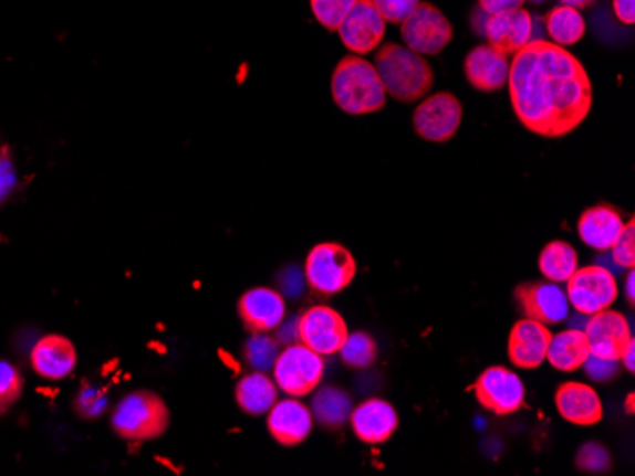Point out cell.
Listing matches in <instances>:
<instances>
[{
  "instance_id": "cell-10",
  "label": "cell",
  "mask_w": 635,
  "mask_h": 476,
  "mask_svg": "<svg viewBox=\"0 0 635 476\" xmlns=\"http://www.w3.org/2000/svg\"><path fill=\"white\" fill-rule=\"evenodd\" d=\"M462 121V105L451 92L426 97L413 115V128L419 137L430 142H447L454 139Z\"/></svg>"
},
{
  "instance_id": "cell-33",
  "label": "cell",
  "mask_w": 635,
  "mask_h": 476,
  "mask_svg": "<svg viewBox=\"0 0 635 476\" xmlns=\"http://www.w3.org/2000/svg\"><path fill=\"white\" fill-rule=\"evenodd\" d=\"M280 351H278V340L271 336L256 335L246 346V359L253 369L269 370L274 367V361Z\"/></svg>"
},
{
  "instance_id": "cell-7",
  "label": "cell",
  "mask_w": 635,
  "mask_h": 476,
  "mask_svg": "<svg viewBox=\"0 0 635 476\" xmlns=\"http://www.w3.org/2000/svg\"><path fill=\"white\" fill-rule=\"evenodd\" d=\"M402 25L406 46L419 55H438L454 41V25L446 14L430 2H420Z\"/></svg>"
},
{
  "instance_id": "cell-14",
  "label": "cell",
  "mask_w": 635,
  "mask_h": 476,
  "mask_svg": "<svg viewBox=\"0 0 635 476\" xmlns=\"http://www.w3.org/2000/svg\"><path fill=\"white\" fill-rule=\"evenodd\" d=\"M584 332L589 336L590 353L608 361H621L624 349L634 340L628 319L613 309L590 316Z\"/></svg>"
},
{
  "instance_id": "cell-18",
  "label": "cell",
  "mask_w": 635,
  "mask_h": 476,
  "mask_svg": "<svg viewBox=\"0 0 635 476\" xmlns=\"http://www.w3.org/2000/svg\"><path fill=\"white\" fill-rule=\"evenodd\" d=\"M351 427L365 444H385L398 431L399 416L393 404L383 399H367L352 409Z\"/></svg>"
},
{
  "instance_id": "cell-43",
  "label": "cell",
  "mask_w": 635,
  "mask_h": 476,
  "mask_svg": "<svg viewBox=\"0 0 635 476\" xmlns=\"http://www.w3.org/2000/svg\"><path fill=\"white\" fill-rule=\"evenodd\" d=\"M635 274L634 269H629L628 275H626V285H624V293H626V300L628 304L635 303Z\"/></svg>"
},
{
  "instance_id": "cell-8",
  "label": "cell",
  "mask_w": 635,
  "mask_h": 476,
  "mask_svg": "<svg viewBox=\"0 0 635 476\" xmlns=\"http://www.w3.org/2000/svg\"><path fill=\"white\" fill-rule=\"evenodd\" d=\"M565 283L569 306L584 316H594L597 311L611 308L618 296L615 275L600 264L576 268L575 274Z\"/></svg>"
},
{
  "instance_id": "cell-39",
  "label": "cell",
  "mask_w": 635,
  "mask_h": 476,
  "mask_svg": "<svg viewBox=\"0 0 635 476\" xmlns=\"http://www.w3.org/2000/svg\"><path fill=\"white\" fill-rule=\"evenodd\" d=\"M634 0H613V10H615L616 18L626 23V25H632L635 21V10Z\"/></svg>"
},
{
  "instance_id": "cell-38",
  "label": "cell",
  "mask_w": 635,
  "mask_h": 476,
  "mask_svg": "<svg viewBox=\"0 0 635 476\" xmlns=\"http://www.w3.org/2000/svg\"><path fill=\"white\" fill-rule=\"evenodd\" d=\"M528 0H480V8L487 15L499 14L504 10L521 8Z\"/></svg>"
},
{
  "instance_id": "cell-32",
  "label": "cell",
  "mask_w": 635,
  "mask_h": 476,
  "mask_svg": "<svg viewBox=\"0 0 635 476\" xmlns=\"http://www.w3.org/2000/svg\"><path fill=\"white\" fill-rule=\"evenodd\" d=\"M23 391V378L14 364L0 361V416L7 414L20 401Z\"/></svg>"
},
{
  "instance_id": "cell-19",
  "label": "cell",
  "mask_w": 635,
  "mask_h": 476,
  "mask_svg": "<svg viewBox=\"0 0 635 476\" xmlns=\"http://www.w3.org/2000/svg\"><path fill=\"white\" fill-rule=\"evenodd\" d=\"M555 406L565 422L581 427H592L603 420L602 399L589 383H561L555 391Z\"/></svg>"
},
{
  "instance_id": "cell-45",
  "label": "cell",
  "mask_w": 635,
  "mask_h": 476,
  "mask_svg": "<svg viewBox=\"0 0 635 476\" xmlns=\"http://www.w3.org/2000/svg\"><path fill=\"white\" fill-rule=\"evenodd\" d=\"M590 316H584V314H579L576 311V316L571 319V327L569 329H579L584 330L586 329V322H589Z\"/></svg>"
},
{
  "instance_id": "cell-29",
  "label": "cell",
  "mask_w": 635,
  "mask_h": 476,
  "mask_svg": "<svg viewBox=\"0 0 635 476\" xmlns=\"http://www.w3.org/2000/svg\"><path fill=\"white\" fill-rule=\"evenodd\" d=\"M341 359L351 369H369L377 361V342L367 332H348L345 343L341 348Z\"/></svg>"
},
{
  "instance_id": "cell-17",
  "label": "cell",
  "mask_w": 635,
  "mask_h": 476,
  "mask_svg": "<svg viewBox=\"0 0 635 476\" xmlns=\"http://www.w3.org/2000/svg\"><path fill=\"white\" fill-rule=\"evenodd\" d=\"M552 340V332L546 325L521 319L516 322L508 336V359L523 370H534L546 361L548 343Z\"/></svg>"
},
{
  "instance_id": "cell-37",
  "label": "cell",
  "mask_w": 635,
  "mask_h": 476,
  "mask_svg": "<svg viewBox=\"0 0 635 476\" xmlns=\"http://www.w3.org/2000/svg\"><path fill=\"white\" fill-rule=\"evenodd\" d=\"M15 187V171L12 160L8 156V148H0V202L7 198Z\"/></svg>"
},
{
  "instance_id": "cell-20",
  "label": "cell",
  "mask_w": 635,
  "mask_h": 476,
  "mask_svg": "<svg viewBox=\"0 0 635 476\" xmlns=\"http://www.w3.org/2000/svg\"><path fill=\"white\" fill-rule=\"evenodd\" d=\"M510 60L489 44H480L468 52L465 60V74L473 89L493 94L507 86Z\"/></svg>"
},
{
  "instance_id": "cell-22",
  "label": "cell",
  "mask_w": 635,
  "mask_h": 476,
  "mask_svg": "<svg viewBox=\"0 0 635 476\" xmlns=\"http://www.w3.org/2000/svg\"><path fill=\"white\" fill-rule=\"evenodd\" d=\"M576 230L584 245L603 253V251H611L618 242L624 230V219L618 209L607 203H600L582 213L576 222Z\"/></svg>"
},
{
  "instance_id": "cell-11",
  "label": "cell",
  "mask_w": 635,
  "mask_h": 476,
  "mask_svg": "<svg viewBox=\"0 0 635 476\" xmlns=\"http://www.w3.org/2000/svg\"><path fill=\"white\" fill-rule=\"evenodd\" d=\"M348 336L343 316L327 306H314L299 317V342L318 356L339 353Z\"/></svg>"
},
{
  "instance_id": "cell-44",
  "label": "cell",
  "mask_w": 635,
  "mask_h": 476,
  "mask_svg": "<svg viewBox=\"0 0 635 476\" xmlns=\"http://www.w3.org/2000/svg\"><path fill=\"white\" fill-rule=\"evenodd\" d=\"M561 4L565 7L576 8V10H584V8H590L595 4L597 0H560Z\"/></svg>"
},
{
  "instance_id": "cell-28",
  "label": "cell",
  "mask_w": 635,
  "mask_h": 476,
  "mask_svg": "<svg viewBox=\"0 0 635 476\" xmlns=\"http://www.w3.org/2000/svg\"><path fill=\"white\" fill-rule=\"evenodd\" d=\"M352 401L345 391L337 388H322L312 401V417L330 430L343 427L351 417Z\"/></svg>"
},
{
  "instance_id": "cell-35",
  "label": "cell",
  "mask_w": 635,
  "mask_h": 476,
  "mask_svg": "<svg viewBox=\"0 0 635 476\" xmlns=\"http://www.w3.org/2000/svg\"><path fill=\"white\" fill-rule=\"evenodd\" d=\"M423 0H373V4L388 23H402L415 12Z\"/></svg>"
},
{
  "instance_id": "cell-47",
  "label": "cell",
  "mask_w": 635,
  "mask_h": 476,
  "mask_svg": "<svg viewBox=\"0 0 635 476\" xmlns=\"http://www.w3.org/2000/svg\"><path fill=\"white\" fill-rule=\"evenodd\" d=\"M531 2H533V4H544L548 0H531Z\"/></svg>"
},
{
  "instance_id": "cell-15",
  "label": "cell",
  "mask_w": 635,
  "mask_h": 476,
  "mask_svg": "<svg viewBox=\"0 0 635 476\" xmlns=\"http://www.w3.org/2000/svg\"><path fill=\"white\" fill-rule=\"evenodd\" d=\"M481 34H486L489 46L510 57L533 41V15L523 8L487 15Z\"/></svg>"
},
{
  "instance_id": "cell-30",
  "label": "cell",
  "mask_w": 635,
  "mask_h": 476,
  "mask_svg": "<svg viewBox=\"0 0 635 476\" xmlns=\"http://www.w3.org/2000/svg\"><path fill=\"white\" fill-rule=\"evenodd\" d=\"M576 469L589 475H607L613 469V459L605 446L600 443H586L579 449L575 459Z\"/></svg>"
},
{
  "instance_id": "cell-13",
  "label": "cell",
  "mask_w": 635,
  "mask_h": 476,
  "mask_svg": "<svg viewBox=\"0 0 635 476\" xmlns=\"http://www.w3.org/2000/svg\"><path fill=\"white\" fill-rule=\"evenodd\" d=\"M385 31L386 21L378 14L373 0H356L337 29L343 44L356 55L369 54L381 46Z\"/></svg>"
},
{
  "instance_id": "cell-24",
  "label": "cell",
  "mask_w": 635,
  "mask_h": 476,
  "mask_svg": "<svg viewBox=\"0 0 635 476\" xmlns=\"http://www.w3.org/2000/svg\"><path fill=\"white\" fill-rule=\"evenodd\" d=\"M592 356L589 336L584 330L568 329L552 335L548 343L546 359L550 367L561 372H575Z\"/></svg>"
},
{
  "instance_id": "cell-4",
  "label": "cell",
  "mask_w": 635,
  "mask_h": 476,
  "mask_svg": "<svg viewBox=\"0 0 635 476\" xmlns=\"http://www.w3.org/2000/svg\"><path fill=\"white\" fill-rule=\"evenodd\" d=\"M169 410L163 396L153 391H136L124 396L113 412V430L124 441L145 443L168 431Z\"/></svg>"
},
{
  "instance_id": "cell-21",
  "label": "cell",
  "mask_w": 635,
  "mask_h": 476,
  "mask_svg": "<svg viewBox=\"0 0 635 476\" xmlns=\"http://www.w3.org/2000/svg\"><path fill=\"white\" fill-rule=\"evenodd\" d=\"M312 422V412L303 403H299L298 399H284L277 401L269 410L267 427L278 444L298 446L311 435Z\"/></svg>"
},
{
  "instance_id": "cell-46",
  "label": "cell",
  "mask_w": 635,
  "mask_h": 476,
  "mask_svg": "<svg viewBox=\"0 0 635 476\" xmlns=\"http://www.w3.org/2000/svg\"><path fill=\"white\" fill-rule=\"evenodd\" d=\"M626 410H628V414H634V393H629L628 399H626Z\"/></svg>"
},
{
  "instance_id": "cell-41",
  "label": "cell",
  "mask_w": 635,
  "mask_h": 476,
  "mask_svg": "<svg viewBox=\"0 0 635 476\" xmlns=\"http://www.w3.org/2000/svg\"><path fill=\"white\" fill-rule=\"evenodd\" d=\"M595 264H600V266L608 269V272H611L613 275L618 274V272H624V269H622L621 266H618V264L613 261V256H611L608 251H603L602 255L597 256V262H595Z\"/></svg>"
},
{
  "instance_id": "cell-23",
  "label": "cell",
  "mask_w": 635,
  "mask_h": 476,
  "mask_svg": "<svg viewBox=\"0 0 635 476\" xmlns=\"http://www.w3.org/2000/svg\"><path fill=\"white\" fill-rule=\"evenodd\" d=\"M76 348L73 342L60 335H48L34 343L31 351V367L37 374L48 380L67 378L76 367Z\"/></svg>"
},
{
  "instance_id": "cell-1",
  "label": "cell",
  "mask_w": 635,
  "mask_h": 476,
  "mask_svg": "<svg viewBox=\"0 0 635 476\" xmlns=\"http://www.w3.org/2000/svg\"><path fill=\"white\" fill-rule=\"evenodd\" d=\"M507 86L516 118L544 139L573 134L594 107V86L581 60L542 39L512 55Z\"/></svg>"
},
{
  "instance_id": "cell-12",
  "label": "cell",
  "mask_w": 635,
  "mask_h": 476,
  "mask_svg": "<svg viewBox=\"0 0 635 476\" xmlns=\"http://www.w3.org/2000/svg\"><path fill=\"white\" fill-rule=\"evenodd\" d=\"M516 303L523 316L546 327L560 325L569 317V300L560 283L529 282L521 283L514 290Z\"/></svg>"
},
{
  "instance_id": "cell-42",
  "label": "cell",
  "mask_w": 635,
  "mask_h": 476,
  "mask_svg": "<svg viewBox=\"0 0 635 476\" xmlns=\"http://www.w3.org/2000/svg\"><path fill=\"white\" fill-rule=\"evenodd\" d=\"M622 367L628 370V372H634L635 370V340L628 343V348L624 349V353L621 357Z\"/></svg>"
},
{
  "instance_id": "cell-2",
  "label": "cell",
  "mask_w": 635,
  "mask_h": 476,
  "mask_svg": "<svg viewBox=\"0 0 635 476\" xmlns=\"http://www.w3.org/2000/svg\"><path fill=\"white\" fill-rule=\"evenodd\" d=\"M375 68L386 95L396 102H419L434 86V71L425 57L407 46L386 42L375 54Z\"/></svg>"
},
{
  "instance_id": "cell-31",
  "label": "cell",
  "mask_w": 635,
  "mask_h": 476,
  "mask_svg": "<svg viewBox=\"0 0 635 476\" xmlns=\"http://www.w3.org/2000/svg\"><path fill=\"white\" fill-rule=\"evenodd\" d=\"M356 0H311L312 14L327 31H337Z\"/></svg>"
},
{
  "instance_id": "cell-3",
  "label": "cell",
  "mask_w": 635,
  "mask_h": 476,
  "mask_svg": "<svg viewBox=\"0 0 635 476\" xmlns=\"http://www.w3.org/2000/svg\"><path fill=\"white\" fill-rule=\"evenodd\" d=\"M333 102L346 115H372L386 105V92L377 68L360 55L339 61L332 76Z\"/></svg>"
},
{
  "instance_id": "cell-27",
  "label": "cell",
  "mask_w": 635,
  "mask_h": 476,
  "mask_svg": "<svg viewBox=\"0 0 635 476\" xmlns=\"http://www.w3.org/2000/svg\"><path fill=\"white\" fill-rule=\"evenodd\" d=\"M579 268V253L568 242H550L539 256V269L548 282L565 283Z\"/></svg>"
},
{
  "instance_id": "cell-34",
  "label": "cell",
  "mask_w": 635,
  "mask_h": 476,
  "mask_svg": "<svg viewBox=\"0 0 635 476\" xmlns=\"http://www.w3.org/2000/svg\"><path fill=\"white\" fill-rule=\"evenodd\" d=\"M613 261L622 269H634L635 266V219L632 216L628 224H624L618 242L608 251Z\"/></svg>"
},
{
  "instance_id": "cell-25",
  "label": "cell",
  "mask_w": 635,
  "mask_h": 476,
  "mask_svg": "<svg viewBox=\"0 0 635 476\" xmlns=\"http://www.w3.org/2000/svg\"><path fill=\"white\" fill-rule=\"evenodd\" d=\"M237 403L250 416H261L274 406L278 401V385L263 372L243 375L238 382Z\"/></svg>"
},
{
  "instance_id": "cell-40",
  "label": "cell",
  "mask_w": 635,
  "mask_h": 476,
  "mask_svg": "<svg viewBox=\"0 0 635 476\" xmlns=\"http://www.w3.org/2000/svg\"><path fill=\"white\" fill-rule=\"evenodd\" d=\"M278 329H280V332H278V335H280L278 336L280 342L285 343V346L299 342V319L291 321V327L290 325H284V321H282V325H280Z\"/></svg>"
},
{
  "instance_id": "cell-16",
  "label": "cell",
  "mask_w": 635,
  "mask_h": 476,
  "mask_svg": "<svg viewBox=\"0 0 635 476\" xmlns=\"http://www.w3.org/2000/svg\"><path fill=\"white\" fill-rule=\"evenodd\" d=\"M238 316L242 319L243 327L253 335L272 332L284 321V296L269 287L250 289L238 300Z\"/></svg>"
},
{
  "instance_id": "cell-5",
  "label": "cell",
  "mask_w": 635,
  "mask_h": 476,
  "mask_svg": "<svg viewBox=\"0 0 635 476\" xmlns=\"http://www.w3.org/2000/svg\"><path fill=\"white\" fill-rule=\"evenodd\" d=\"M356 269V258L345 245L318 243L304 261V279L318 295H339L354 282Z\"/></svg>"
},
{
  "instance_id": "cell-6",
  "label": "cell",
  "mask_w": 635,
  "mask_h": 476,
  "mask_svg": "<svg viewBox=\"0 0 635 476\" xmlns=\"http://www.w3.org/2000/svg\"><path fill=\"white\" fill-rule=\"evenodd\" d=\"M274 382L288 396H306L320 388L325 364L322 356L303 343H291L274 361Z\"/></svg>"
},
{
  "instance_id": "cell-26",
  "label": "cell",
  "mask_w": 635,
  "mask_h": 476,
  "mask_svg": "<svg viewBox=\"0 0 635 476\" xmlns=\"http://www.w3.org/2000/svg\"><path fill=\"white\" fill-rule=\"evenodd\" d=\"M546 33L558 46H573L584 39L586 34V21L576 8L558 4L548 12L544 18Z\"/></svg>"
},
{
  "instance_id": "cell-9",
  "label": "cell",
  "mask_w": 635,
  "mask_h": 476,
  "mask_svg": "<svg viewBox=\"0 0 635 476\" xmlns=\"http://www.w3.org/2000/svg\"><path fill=\"white\" fill-rule=\"evenodd\" d=\"M476 401L497 416H510L525 406V385L507 367H489L472 388Z\"/></svg>"
},
{
  "instance_id": "cell-36",
  "label": "cell",
  "mask_w": 635,
  "mask_h": 476,
  "mask_svg": "<svg viewBox=\"0 0 635 476\" xmlns=\"http://www.w3.org/2000/svg\"><path fill=\"white\" fill-rule=\"evenodd\" d=\"M582 369L586 370V374L594 382L607 383L613 382L621 372V361H608L602 357L590 356L586 362L582 364Z\"/></svg>"
}]
</instances>
